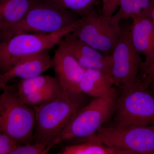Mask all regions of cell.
Masks as SVG:
<instances>
[{"mask_svg":"<svg viewBox=\"0 0 154 154\" xmlns=\"http://www.w3.org/2000/svg\"><path fill=\"white\" fill-rule=\"evenodd\" d=\"M102 2V14L106 17L113 16L118 8L120 0H101Z\"/></svg>","mask_w":154,"mask_h":154,"instance_id":"cell-25","label":"cell"},{"mask_svg":"<svg viewBox=\"0 0 154 154\" xmlns=\"http://www.w3.org/2000/svg\"><path fill=\"white\" fill-rule=\"evenodd\" d=\"M82 21V18L55 33H21L0 42V74L5 73L26 57L49 51L58 45L61 40L73 31Z\"/></svg>","mask_w":154,"mask_h":154,"instance_id":"cell-3","label":"cell"},{"mask_svg":"<svg viewBox=\"0 0 154 154\" xmlns=\"http://www.w3.org/2000/svg\"><path fill=\"white\" fill-rule=\"evenodd\" d=\"M116 102L93 98L74 116L53 142L51 148L66 141L84 139L96 134L113 116Z\"/></svg>","mask_w":154,"mask_h":154,"instance_id":"cell-5","label":"cell"},{"mask_svg":"<svg viewBox=\"0 0 154 154\" xmlns=\"http://www.w3.org/2000/svg\"><path fill=\"white\" fill-rule=\"evenodd\" d=\"M113 116L112 126L154 124V95L138 86L122 92L116 102Z\"/></svg>","mask_w":154,"mask_h":154,"instance_id":"cell-7","label":"cell"},{"mask_svg":"<svg viewBox=\"0 0 154 154\" xmlns=\"http://www.w3.org/2000/svg\"><path fill=\"white\" fill-rule=\"evenodd\" d=\"M134 0H120L118 11L111 16L116 23L119 24L123 19L132 18Z\"/></svg>","mask_w":154,"mask_h":154,"instance_id":"cell-21","label":"cell"},{"mask_svg":"<svg viewBox=\"0 0 154 154\" xmlns=\"http://www.w3.org/2000/svg\"><path fill=\"white\" fill-rule=\"evenodd\" d=\"M153 0H134V8L131 19L150 17Z\"/></svg>","mask_w":154,"mask_h":154,"instance_id":"cell-22","label":"cell"},{"mask_svg":"<svg viewBox=\"0 0 154 154\" xmlns=\"http://www.w3.org/2000/svg\"><path fill=\"white\" fill-rule=\"evenodd\" d=\"M59 44L68 50L86 69L99 70L110 75L112 63L111 55H106L94 49L76 38L71 32L66 34Z\"/></svg>","mask_w":154,"mask_h":154,"instance_id":"cell-11","label":"cell"},{"mask_svg":"<svg viewBox=\"0 0 154 154\" xmlns=\"http://www.w3.org/2000/svg\"><path fill=\"white\" fill-rule=\"evenodd\" d=\"M96 134L106 145L129 154H153L154 152V124L104 125Z\"/></svg>","mask_w":154,"mask_h":154,"instance_id":"cell-9","label":"cell"},{"mask_svg":"<svg viewBox=\"0 0 154 154\" xmlns=\"http://www.w3.org/2000/svg\"><path fill=\"white\" fill-rule=\"evenodd\" d=\"M81 142L66 146L60 154H129L106 145L96 134L83 139Z\"/></svg>","mask_w":154,"mask_h":154,"instance_id":"cell-16","label":"cell"},{"mask_svg":"<svg viewBox=\"0 0 154 154\" xmlns=\"http://www.w3.org/2000/svg\"><path fill=\"white\" fill-rule=\"evenodd\" d=\"M149 88H150L151 93L154 95V86H150L149 87Z\"/></svg>","mask_w":154,"mask_h":154,"instance_id":"cell-28","label":"cell"},{"mask_svg":"<svg viewBox=\"0 0 154 154\" xmlns=\"http://www.w3.org/2000/svg\"><path fill=\"white\" fill-rule=\"evenodd\" d=\"M17 145L10 137L0 133V154H11Z\"/></svg>","mask_w":154,"mask_h":154,"instance_id":"cell-24","label":"cell"},{"mask_svg":"<svg viewBox=\"0 0 154 154\" xmlns=\"http://www.w3.org/2000/svg\"><path fill=\"white\" fill-rule=\"evenodd\" d=\"M35 0H0V42L19 23Z\"/></svg>","mask_w":154,"mask_h":154,"instance_id":"cell-15","label":"cell"},{"mask_svg":"<svg viewBox=\"0 0 154 154\" xmlns=\"http://www.w3.org/2000/svg\"><path fill=\"white\" fill-rule=\"evenodd\" d=\"M49 151L47 146L33 142L17 145L11 154H46Z\"/></svg>","mask_w":154,"mask_h":154,"instance_id":"cell-20","label":"cell"},{"mask_svg":"<svg viewBox=\"0 0 154 154\" xmlns=\"http://www.w3.org/2000/svg\"><path fill=\"white\" fill-rule=\"evenodd\" d=\"M153 154H154V152L153 153Z\"/></svg>","mask_w":154,"mask_h":154,"instance_id":"cell-30","label":"cell"},{"mask_svg":"<svg viewBox=\"0 0 154 154\" xmlns=\"http://www.w3.org/2000/svg\"><path fill=\"white\" fill-rule=\"evenodd\" d=\"M154 82V60L141 73L140 81L138 87L142 90H148Z\"/></svg>","mask_w":154,"mask_h":154,"instance_id":"cell-23","label":"cell"},{"mask_svg":"<svg viewBox=\"0 0 154 154\" xmlns=\"http://www.w3.org/2000/svg\"><path fill=\"white\" fill-rule=\"evenodd\" d=\"M52 68V58L48 51L34 54L18 62L8 71L2 75L6 84L15 78L22 79H29L42 75Z\"/></svg>","mask_w":154,"mask_h":154,"instance_id":"cell-13","label":"cell"},{"mask_svg":"<svg viewBox=\"0 0 154 154\" xmlns=\"http://www.w3.org/2000/svg\"><path fill=\"white\" fill-rule=\"evenodd\" d=\"M110 75L94 69H86L79 85L80 92L93 98L116 101L117 92Z\"/></svg>","mask_w":154,"mask_h":154,"instance_id":"cell-14","label":"cell"},{"mask_svg":"<svg viewBox=\"0 0 154 154\" xmlns=\"http://www.w3.org/2000/svg\"><path fill=\"white\" fill-rule=\"evenodd\" d=\"M82 92L63 91L51 102L32 107L36 116L33 142L50 146L70 120L88 102Z\"/></svg>","mask_w":154,"mask_h":154,"instance_id":"cell-1","label":"cell"},{"mask_svg":"<svg viewBox=\"0 0 154 154\" xmlns=\"http://www.w3.org/2000/svg\"><path fill=\"white\" fill-rule=\"evenodd\" d=\"M122 29L111 17L93 10L85 17L71 33L76 38L106 55H111L118 42Z\"/></svg>","mask_w":154,"mask_h":154,"instance_id":"cell-8","label":"cell"},{"mask_svg":"<svg viewBox=\"0 0 154 154\" xmlns=\"http://www.w3.org/2000/svg\"><path fill=\"white\" fill-rule=\"evenodd\" d=\"M63 90L60 85L21 97L22 102L31 107L44 105L55 99Z\"/></svg>","mask_w":154,"mask_h":154,"instance_id":"cell-18","label":"cell"},{"mask_svg":"<svg viewBox=\"0 0 154 154\" xmlns=\"http://www.w3.org/2000/svg\"><path fill=\"white\" fill-rule=\"evenodd\" d=\"M129 33L134 47L144 57L142 72L154 60V25L148 17L134 18Z\"/></svg>","mask_w":154,"mask_h":154,"instance_id":"cell-12","label":"cell"},{"mask_svg":"<svg viewBox=\"0 0 154 154\" xmlns=\"http://www.w3.org/2000/svg\"><path fill=\"white\" fill-rule=\"evenodd\" d=\"M59 85L60 84L56 77L40 75L22 79L17 86V89L19 96L22 97Z\"/></svg>","mask_w":154,"mask_h":154,"instance_id":"cell-17","label":"cell"},{"mask_svg":"<svg viewBox=\"0 0 154 154\" xmlns=\"http://www.w3.org/2000/svg\"><path fill=\"white\" fill-rule=\"evenodd\" d=\"M82 17L72 11L61 8L49 0H35L25 17L3 41L21 33H55Z\"/></svg>","mask_w":154,"mask_h":154,"instance_id":"cell-4","label":"cell"},{"mask_svg":"<svg viewBox=\"0 0 154 154\" xmlns=\"http://www.w3.org/2000/svg\"><path fill=\"white\" fill-rule=\"evenodd\" d=\"M150 86H154V82L153 83H152V84H151V85ZM149 86V87H150Z\"/></svg>","mask_w":154,"mask_h":154,"instance_id":"cell-29","label":"cell"},{"mask_svg":"<svg viewBox=\"0 0 154 154\" xmlns=\"http://www.w3.org/2000/svg\"><path fill=\"white\" fill-rule=\"evenodd\" d=\"M52 58V68L63 91L81 92L79 85L86 70L69 51L58 44Z\"/></svg>","mask_w":154,"mask_h":154,"instance_id":"cell-10","label":"cell"},{"mask_svg":"<svg viewBox=\"0 0 154 154\" xmlns=\"http://www.w3.org/2000/svg\"><path fill=\"white\" fill-rule=\"evenodd\" d=\"M150 18L152 22L154 25V0L153 1L152 6Z\"/></svg>","mask_w":154,"mask_h":154,"instance_id":"cell-27","label":"cell"},{"mask_svg":"<svg viewBox=\"0 0 154 154\" xmlns=\"http://www.w3.org/2000/svg\"><path fill=\"white\" fill-rule=\"evenodd\" d=\"M35 122L34 109L22 102L17 87L6 86L0 95V133L18 145L33 143Z\"/></svg>","mask_w":154,"mask_h":154,"instance_id":"cell-2","label":"cell"},{"mask_svg":"<svg viewBox=\"0 0 154 154\" xmlns=\"http://www.w3.org/2000/svg\"><path fill=\"white\" fill-rule=\"evenodd\" d=\"M61 8L72 11L82 17L94 10V8L101 0H49Z\"/></svg>","mask_w":154,"mask_h":154,"instance_id":"cell-19","label":"cell"},{"mask_svg":"<svg viewBox=\"0 0 154 154\" xmlns=\"http://www.w3.org/2000/svg\"><path fill=\"white\" fill-rule=\"evenodd\" d=\"M111 56L110 76L114 85L121 88L122 92L138 86L143 61L133 45L129 30L122 29Z\"/></svg>","mask_w":154,"mask_h":154,"instance_id":"cell-6","label":"cell"},{"mask_svg":"<svg viewBox=\"0 0 154 154\" xmlns=\"http://www.w3.org/2000/svg\"><path fill=\"white\" fill-rule=\"evenodd\" d=\"M7 86V84H6L3 80L2 75L0 74V90H4Z\"/></svg>","mask_w":154,"mask_h":154,"instance_id":"cell-26","label":"cell"}]
</instances>
